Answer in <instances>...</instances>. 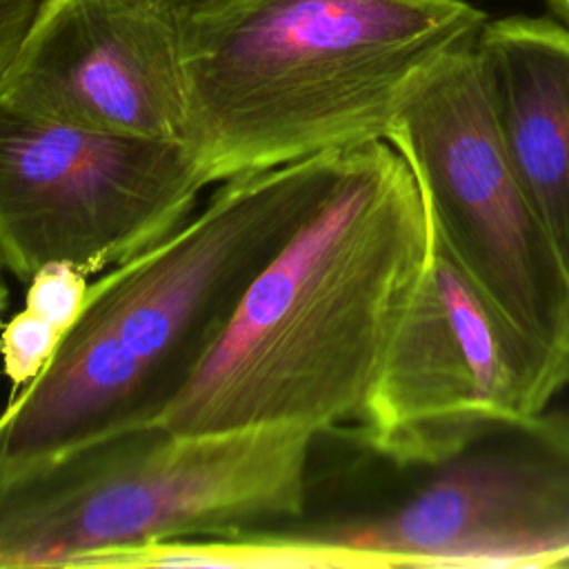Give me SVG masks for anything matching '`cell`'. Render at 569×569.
Returning a JSON list of instances; mask_svg holds the SVG:
<instances>
[{
  "label": "cell",
  "instance_id": "obj_1",
  "mask_svg": "<svg viewBox=\"0 0 569 569\" xmlns=\"http://www.w3.org/2000/svg\"><path fill=\"white\" fill-rule=\"evenodd\" d=\"M431 256L413 171L387 140L347 147L305 224L262 267L160 425L178 433L360 422Z\"/></svg>",
  "mask_w": 569,
  "mask_h": 569
},
{
  "label": "cell",
  "instance_id": "obj_2",
  "mask_svg": "<svg viewBox=\"0 0 569 569\" xmlns=\"http://www.w3.org/2000/svg\"><path fill=\"white\" fill-rule=\"evenodd\" d=\"M342 153L222 180L198 216L89 284L49 365L0 413V482L158 422L218 345L251 280L322 202Z\"/></svg>",
  "mask_w": 569,
  "mask_h": 569
},
{
  "label": "cell",
  "instance_id": "obj_3",
  "mask_svg": "<svg viewBox=\"0 0 569 569\" xmlns=\"http://www.w3.org/2000/svg\"><path fill=\"white\" fill-rule=\"evenodd\" d=\"M184 144L207 184L385 140L487 16L469 0H187Z\"/></svg>",
  "mask_w": 569,
  "mask_h": 569
},
{
  "label": "cell",
  "instance_id": "obj_4",
  "mask_svg": "<svg viewBox=\"0 0 569 569\" xmlns=\"http://www.w3.org/2000/svg\"><path fill=\"white\" fill-rule=\"evenodd\" d=\"M322 569L560 567L569 560V413L313 436L300 516L260 527Z\"/></svg>",
  "mask_w": 569,
  "mask_h": 569
},
{
  "label": "cell",
  "instance_id": "obj_5",
  "mask_svg": "<svg viewBox=\"0 0 569 569\" xmlns=\"http://www.w3.org/2000/svg\"><path fill=\"white\" fill-rule=\"evenodd\" d=\"M313 433H178L160 422L76 447L0 482V569L98 567L151 542L300 516Z\"/></svg>",
  "mask_w": 569,
  "mask_h": 569
},
{
  "label": "cell",
  "instance_id": "obj_6",
  "mask_svg": "<svg viewBox=\"0 0 569 569\" xmlns=\"http://www.w3.org/2000/svg\"><path fill=\"white\" fill-rule=\"evenodd\" d=\"M385 140L413 171L458 267L520 329L562 351L569 276L502 149L476 40L422 76Z\"/></svg>",
  "mask_w": 569,
  "mask_h": 569
},
{
  "label": "cell",
  "instance_id": "obj_7",
  "mask_svg": "<svg viewBox=\"0 0 569 569\" xmlns=\"http://www.w3.org/2000/svg\"><path fill=\"white\" fill-rule=\"evenodd\" d=\"M207 180L180 140L104 133L0 104V262L116 267L176 231Z\"/></svg>",
  "mask_w": 569,
  "mask_h": 569
},
{
  "label": "cell",
  "instance_id": "obj_8",
  "mask_svg": "<svg viewBox=\"0 0 569 569\" xmlns=\"http://www.w3.org/2000/svg\"><path fill=\"white\" fill-rule=\"evenodd\" d=\"M569 385V358L520 329L447 253L431 256L358 425L373 436L525 420Z\"/></svg>",
  "mask_w": 569,
  "mask_h": 569
},
{
  "label": "cell",
  "instance_id": "obj_9",
  "mask_svg": "<svg viewBox=\"0 0 569 569\" xmlns=\"http://www.w3.org/2000/svg\"><path fill=\"white\" fill-rule=\"evenodd\" d=\"M0 104L71 127L184 142L176 7L47 0L0 80Z\"/></svg>",
  "mask_w": 569,
  "mask_h": 569
},
{
  "label": "cell",
  "instance_id": "obj_10",
  "mask_svg": "<svg viewBox=\"0 0 569 569\" xmlns=\"http://www.w3.org/2000/svg\"><path fill=\"white\" fill-rule=\"evenodd\" d=\"M476 60L502 149L569 276V27L487 20Z\"/></svg>",
  "mask_w": 569,
  "mask_h": 569
},
{
  "label": "cell",
  "instance_id": "obj_11",
  "mask_svg": "<svg viewBox=\"0 0 569 569\" xmlns=\"http://www.w3.org/2000/svg\"><path fill=\"white\" fill-rule=\"evenodd\" d=\"M27 282L24 307L9 318L0 333L2 373L9 378L11 391L29 385L49 365L89 289L87 273L71 264H47Z\"/></svg>",
  "mask_w": 569,
  "mask_h": 569
},
{
  "label": "cell",
  "instance_id": "obj_12",
  "mask_svg": "<svg viewBox=\"0 0 569 569\" xmlns=\"http://www.w3.org/2000/svg\"><path fill=\"white\" fill-rule=\"evenodd\" d=\"M47 0H0V80Z\"/></svg>",
  "mask_w": 569,
  "mask_h": 569
},
{
  "label": "cell",
  "instance_id": "obj_13",
  "mask_svg": "<svg viewBox=\"0 0 569 569\" xmlns=\"http://www.w3.org/2000/svg\"><path fill=\"white\" fill-rule=\"evenodd\" d=\"M556 20H560L562 24L569 27V0H547Z\"/></svg>",
  "mask_w": 569,
  "mask_h": 569
},
{
  "label": "cell",
  "instance_id": "obj_14",
  "mask_svg": "<svg viewBox=\"0 0 569 569\" xmlns=\"http://www.w3.org/2000/svg\"><path fill=\"white\" fill-rule=\"evenodd\" d=\"M2 271H4V267H2V262H0V318H2V313H4V309H7V300H9V289H7V282H4Z\"/></svg>",
  "mask_w": 569,
  "mask_h": 569
},
{
  "label": "cell",
  "instance_id": "obj_15",
  "mask_svg": "<svg viewBox=\"0 0 569 569\" xmlns=\"http://www.w3.org/2000/svg\"><path fill=\"white\" fill-rule=\"evenodd\" d=\"M562 351L569 356V298H567V325H565V340H562Z\"/></svg>",
  "mask_w": 569,
  "mask_h": 569
},
{
  "label": "cell",
  "instance_id": "obj_16",
  "mask_svg": "<svg viewBox=\"0 0 569 569\" xmlns=\"http://www.w3.org/2000/svg\"><path fill=\"white\" fill-rule=\"evenodd\" d=\"M160 2H167V4H171V7H178V4H182V2H187V0H160Z\"/></svg>",
  "mask_w": 569,
  "mask_h": 569
}]
</instances>
